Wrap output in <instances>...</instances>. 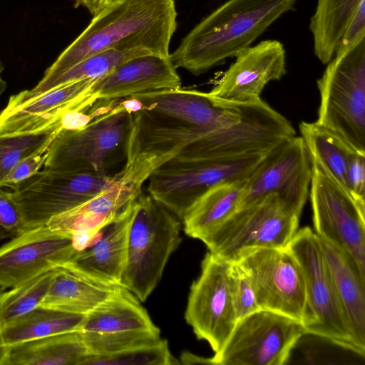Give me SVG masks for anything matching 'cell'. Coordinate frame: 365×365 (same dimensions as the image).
Returning a JSON list of instances; mask_svg holds the SVG:
<instances>
[{"instance_id":"cell-1","label":"cell","mask_w":365,"mask_h":365,"mask_svg":"<svg viewBox=\"0 0 365 365\" xmlns=\"http://www.w3.org/2000/svg\"><path fill=\"white\" fill-rule=\"evenodd\" d=\"M174 0H113L46 70L41 81L54 78L86 58L110 48H143L170 56L177 28Z\"/></svg>"},{"instance_id":"cell-2","label":"cell","mask_w":365,"mask_h":365,"mask_svg":"<svg viewBox=\"0 0 365 365\" xmlns=\"http://www.w3.org/2000/svg\"><path fill=\"white\" fill-rule=\"evenodd\" d=\"M295 0H228L199 22L170 53L174 66L199 76L249 47Z\"/></svg>"},{"instance_id":"cell-3","label":"cell","mask_w":365,"mask_h":365,"mask_svg":"<svg viewBox=\"0 0 365 365\" xmlns=\"http://www.w3.org/2000/svg\"><path fill=\"white\" fill-rule=\"evenodd\" d=\"M182 221L150 194L132 202L125 265L119 285L140 302L153 292L179 246Z\"/></svg>"},{"instance_id":"cell-4","label":"cell","mask_w":365,"mask_h":365,"mask_svg":"<svg viewBox=\"0 0 365 365\" xmlns=\"http://www.w3.org/2000/svg\"><path fill=\"white\" fill-rule=\"evenodd\" d=\"M317 84L316 121L365 153V37L335 53Z\"/></svg>"},{"instance_id":"cell-5","label":"cell","mask_w":365,"mask_h":365,"mask_svg":"<svg viewBox=\"0 0 365 365\" xmlns=\"http://www.w3.org/2000/svg\"><path fill=\"white\" fill-rule=\"evenodd\" d=\"M287 247L304 275L306 308L302 325L306 334L364 356L349 328L319 237L304 227L297 230Z\"/></svg>"},{"instance_id":"cell-6","label":"cell","mask_w":365,"mask_h":365,"mask_svg":"<svg viewBox=\"0 0 365 365\" xmlns=\"http://www.w3.org/2000/svg\"><path fill=\"white\" fill-rule=\"evenodd\" d=\"M267 153L180 160L173 158L148 178V193L180 220L207 190L221 183L247 180Z\"/></svg>"},{"instance_id":"cell-7","label":"cell","mask_w":365,"mask_h":365,"mask_svg":"<svg viewBox=\"0 0 365 365\" xmlns=\"http://www.w3.org/2000/svg\"><path fill=\"white\" fill-rule=\"evenodd\" d=\"M300 215L277 194L238 208L202 241L212 254L235 262L257 248H285L298 230Z\"/></svg>"},{"instance_id":"cell-8","label":"cell","mask_w":365,"mask_h":365,"mask_svg":"<svg viewBox=\"0 0 365 365\" xmlns=\"http://www.w3.org/2000/svg\"><path fill=\"white\" fill-rule=\"evenodd\" d=\"M77 130H61L46 150L44 168L63 173L107 175L105 162L127 135L129 111L123 99Z\"/></svg>"},{"instance_id":"cell-9","label":"cell","mask_w":365,"mask_h":365,"mask_svg":"<svg viewBox=\"0 0 365 365\" xmlns=\"http://www.w3.org/2000/svg\"><path fill=\"white\" fill-rule=\"evenodd\" d=\"M309 196L316 235L346 252L365 273V201L314 161Z\"/></svg>"},{"instance_id":"cell-10","label":"cell","mask_w":365,"mask_h":365,"mask_svg":"<svg viewBox=\"0 0 365 365\" xmlns=\"http://www.w3.org/2000/svg\"><path fill=\"white\" fill-rule=\"evenodd\" d=\"M304 334L302 323L260 309L237 322L222 349L211 357L212 364H286Z\"/></svg>"},{"instance_id":"cell-11","label":"cell","mask_w":365,"mask_h":365,"mask_svg":"<svg viewBox=\"0 0 365 365\" xmlns=\"http://www.w3.org/2000/svg\"><path fill=\"white\" fill-rule=\"evenodd\" d=\"M116 176L44 168L9 187L21 210L26 230L45 225L53 217L93 197L110 186Z\"/></svg>"},{"instance_id":"cell-12","label":"cell","mask_w":365,"mask_h":365,"mask_svg":"<svg viewBox=\"0 0 365 365\" xmlns=\"http://www.w3.org/2000/svg\"><path fill=\"white\" fill-rule=\"evenodd\" d=\"M140 301L118 285L85 315L79 329L90 355H103L160 340V330Z\"/></svg>"},{"instance_id":"cell-13","label":"cell","mask_w":365,"mask_h":365,"mask_svg":"<svg viewBox=\"0 0 365 365\" xmlns=\"http://www.w3.org/2000/svg\"><path fill=\"white\" fill-rule=\"evenodd\" d=\"M126 161L114 182L98 195L51 218L52 230L72 236L80 232L98 234L111 222L141 192L143 183L164 163L159 155L126 152Z\"/></svg>"},{"instance_id":"cell-14","label":"cell","mask_w":365,"mask_h":365,"mask_svg":"<svg viewBox=\"0 0 365 365\" xmlns=\"http://www.w3.org/2000/svg\"><path fill=\"white\" fill-rule=\"evenodd\" d=\"M230 264L206 253L200 274L190 287L185 312L197 338L206 341L215 354L222 349L237 322L230 290Z\"/></svg>"},{"instance_id":"cell-15","label":"cell","mask_w":365,"mask_h":365,"mask_svg":"<svg viewBox=\"0 0 365 365\" xmlns=\"http://www.w3.org/2000/svg\"><path fill=\"white\" fill-rule=\"evenodd\" d=\"M250 277L260 309L285 315L302 324L306 308L304 275L285 248H257L235 261Z\"/></svg>"},{"instance_id":"cell-16","label":"cell","mask_w":365,"mask_h":365,"mask_svg":"<svg viewBox=\"0 0 365 365\" xmlns=\"http://www.w3.org/2000/svg\"><path fill=\"white\" fill-rule=\"evenodd\" d=\"M312 169L302 138L292 137L267 153L246 180L238 208L274 193L301 215L309 195Z\"/></svg>"},{"instance_id":"cell-17","label":"cell","mask_w":365,"mask_h":365,"mask_svg":"<svg viewBox=\"0 0 365 365\" xmlns=\"http://www.w3.org/2000/svg\"><path fill=\"white\" fill-rule=\"evenodd\" d=\"M77 252L71 235L46 225L26 230L0 247V289L67 263Z\"/></svg>"},{"instance_id":"cell-18","label":"cell","mask_w":365,"mask_h":365,"mask_svg":"<svg viewBox=\"0 0 365 365\" xmlns=\"http://www.w3.org/2000/svg\"><path fill=\"white\" fill-rule=\"evenodd\" d=\"M235 58L212 88L206 92L213 101L256 103L261 100V93L269 82L286 74V51L277 40L260 41L243 49Z\"/></svg>"},{"instance_id":"cell-19","label":"cell","mask_w":365,"mask_h":365,"mask_svg":"<svg viewBox=\"0 0 365 365\" xmlns=\"http://www.w3.org/2000/svg\"><path fill=\"white\" fill-rule=\"evenodd\" d=\"M124 99L130 113L148 110L186 123L197 130L201 136L237 121L249 104L215 102L206 92L181 88L147 92Z\"/></svg>"},{"instance_id":"cell-20","label":"cell","mask_w":365,"mask_h":365,"mask_svg":"<svg viewBox=\"0 0 365 365\" xmlns=\"http://www.w3.org/2000/svg\"><path fill=\"white\" fill-rule=\"evenodd\" d=\"M97 79L71 82L17 106H6L0 113V135L41 130L58 122L68 110L91 108L97 100L89 91Z\"/></svg>"},{"instance_id":"cell-21","label":"cell","mask_w":365,"mask_h":365,"mask_svg":"<svg viewBox=\"0 0 365 365\" xmlns=\"http://www.w3.org/2000/svg\"><path fill=\"white\" fill-rule=\"evenodd\" d=\"M170 56L145 54L130 58L91 86L97 101H113L135 95L181 88V80Z\"/></svg>"},{"instance_id":"cell-22","label":"cell","mask_w":365,"mask_h":365,"mask_svg":"<svg viewBox=\"0 0 365 365\" xmlns=\"http://www.w3.org/2000/svg\"><path fill=\"white\" fill-rule=\"evenodd\" d=\"M132 202L101 230L91 245L78 252L68 263L99 279L119 284L126 261Z\"/></svg>"},{"instance_id":"cell-23","label":"cell","mask_w":365,"mask_h":365,"mask_svg":"<svg viewBox=\"0 0 365 365\" xmlns=\"http://www.w3.org/2000/svg\"><path fill=\"white\" fill-rule=\"evenodd\" d=\"M319 240L352 337L364 354L365 273L346 252Z\"/></svg>"},{"instance_id":"cell-24","label":"cell","mask_w":365,"mask_h":365,"mask_svg":"<svg viewBox=\"0 0 365 365\" xmlns=\"http://www.w3.org/2000/svg\"><path fill=\"white\" fill-rule=\"evenodd\" d=\"M118 285L99 279L67 262L56 267L39 307L86 314L106 300Z\"/></svg>"},{"instance_id":"cell-25","label":"cell","mask_w":365,"mask_h":365,"mask_svg":"<svg viewBox=\"0 0 365 365\" xmlns=\"http://www.w3.org/2000/svg\"><path fill=\"white\" fill-rule=\"evenodd\" d=\"M89 355L74 331L8 346L5 365H81Z\"/></svg>"},{"instance_id":"cell-26","label":"cell","mask_w":365,"mask_h":365,"mask_svg":"<svg viewBox=\"0 0 365 365\" xmlns=\"http://www.w3.org/2000/svg\"><path fill=\"white\" fill-rule=\"evenodd\" d=\"M246 180L219 184L204 193L182 220L190 237L202 240L238 208Z\"/></svg>"},{"instance_id":"cell-27","label":"cell","mask_w":365,"mask_h":365,"mask_svg":"<svg viewBox=\"0 0 365 365\" xmlns=\"http://www.w3.org/2000/svg\"><path fill=\"white\" fill-rule=\"evenodd\" d=\"M145 54H153L143 48H110L90 56L58 76L40 81L31 90L23 91L9 98L7 106H17L52 88L88 78H100L125 61Z\"/></svg>"},{"instance_id":"cell-28","label":"cell","mask_w":365,"mask_h":365,"mask_svg":"<svg viewBox=\"0 0 365 365\" xmlns=\"http://www.w3.org/2000/svg\"><path fill=\"white\" fill-rule=\"evenodd\" d=\"M299 131L312 161L346 189V173L354 149L346 140L317 121H302Z\"/></svg>"},{"instance_id":"cell-29","label":"cell","mask_w":365,"mask_h":365,"mask_svg":"<svg viewBox=\"0 0 365 365\" xmlns=\"http://www.w3.org/2000/svg\"><path fill=\"white\" fill-rule=\"evenodd\" d=\"M361 0H318L310 19L314 52L327 64L335 55L343 33Z\"/></svg>"},{"instance_id":"cell-30","label":"cell","mask_w":365,"mask_h":365,"mask_svg":"<svg viewBox=\"0 0 365 365\" xmlns=\"http://www.w3.org/2000/svg\"><path fill=\"white\" fill-rule=\"evenodd\" d=\"M85 315L38 307L2 327L3 339L8 346L78 331Z\"/></svg>"},{"instance_id":"cell-31","label":"cell","mask_w":365,"mask_h":365,"mask_svg":"<svg viewBox=\"0 0 365 365\" xmlns=\"http://www.w3.org/2000/svg\"><path fill=\"white\" fill-rule=\"evenodd\" d=\"M62 130L59 120L36 132L1 135L0 188L3 180L16 165L34 154L45 153Z\"/></svg>"},{"instance_id":"cell-32","label":"cell","mask_w":365,"mask_h":365,"mask_svg":"<svg viewBox=\"0 0 365 365\" xmlns=\"http://www.w3.org/2000/svg\"><path fill=\"white\" fill-rule=\"evenodd\" d=\"M56 267L0 294V323L4 327L38 307L48 293Z\"/></svg>"},{"instance_id":"cell-33","label":"cell","mask_w":365,"mask_h":365,"mask_svg":"<svg viewBox=\"0 0 365 365\" xmlns=\"http://www.w3.org/2000/svg\"><path fill=\"white\" fill-rule=\"evenodd\" d=\"M166 339L136 346L103 355H89L81 365H175L180 364Z\"/></svg>"},{"instance_id":"cell-34","label":"cell","mask_w":365,"mask_h":365,"mask_svg":"<svg viewBox=\"0 0 365 365\" xmlns=\"http://www.w3.org/2000/svg\"><path fill=\"white\" fill-rule=\"evenodd\" d=\"M230 284L237 321L260 310L252 282L237 262L230 264Z\"/></svg>"},{"instance_id":"cell-35","label":"cell","mask_w":365,"mask_h":365,"mask_svg":"<svg viewBox=\"0 0 365 365\" xmlns=\"http://www.w3.org/2000/svg\"><path fill=\"white\" fill-rule=\"evenodd\" d=\"M24 231V217L11 192L0 188V240L11 239Z\"/></svg>"},{"instance_id":"cell-36","label":"cell","mask_w":365,"mask_h":365,"mask_svg":"<svg viewBox=\"0 0 365 365\" xmlns=\"http://www.w3.org/2000/svg\"><path fill=\"white\" fill-rule=\"evenodd\" d=\"M346 181V189L356 198L365 201V153L354 151L351 154Z\"/></svg>"},{"instance_id":"cell-37","label":"cell","mask_w":365,"mask_h":365,"mask_svg":"<svg viewBox=\"0 0 365 365\" xmlns=\"http://www.w3.org/2000/svg\"><path fill=\"white\" fill-rule=\"evenodd\" d=\"M364 37L365 0H361L343 33L335 53L349 48Z\"/></svg>"},{"instance_id":"cell-38","label":"cell","mask_w":365,"mask_h":365,"mask_svg":"<svg viewBox=\"0 0 365 365\" xmlns=\"http://www.w3.org/2000/svg\"><path fill=\"white\" fill-rule=\"evenodd\" d=\"M46 158V151L23 160L9 172L1 182V187H10L34 175L44 165Z\"/></svg>"},{"instance_id":"cell-39","label":"cell","mask_w":365,"mask_h":365,"mask_svg":"<svg viewBox=\"0 0 365 365\" xmlns=\"http://www.w3.org/2000/svg\"><path fill=\"white\" fill-rule=\"evenodd\" d=\"M180 362L183 364H212L211 358L202 357L187 351L180 355Z\"/></svg>"},{"instance_id":"cell-40","label":"cell","mask_w":365,"mask_h":365,"mask_svg":"<svg viewBox=\"0 0 365 365\" xmlns=\"http://www.w3.org/2000/svg\"><path fill=\"white\" fill-rule=\"evenodd\" d=\"M73 1L75 8L83 6L93 16L101 9V0H73Z\"/></svg>"},{"instance_id":"cell-41","label":"cell","mask_w":365,"mask_h":365,"mask_svg":"<svg viewBox=\"0 0 365 365\" xmlns=\"http://www.w3.org/2000/svg\"><path fill=\"white\" fill-rule=\"evenodd\" d=\"M3 291L0 289V294ZM8 352V346L6 345L2 335V326L0 323V365H5Z\"/></svg>"},{"instance_id":"cell-42","label":"cell","mask_w":365,"mask_h":365,"mask_svg":"<svg viewBox=\"0 0 365 365\" xmlns=\"http://www.w3.org/2000/svg\"><path fill=\"white\" fill-rule=\"evenodd\" d=\"M5 68L4 64L0 57V98L7 88L6 82L2 78L1 74Z\"/></svg>"},{"instance_id":"cell-43","label":"cell","mask_w":365,"mask_h":365,"mask_svg":"<svg viewBox=\"0 0 365 365\" xmlns=\"http://www.w3.org/2000/svg\"><path fill=\"white\" fill-rule=\"evenodd\" d=\"M113 0H101V9Z\"/></svg>"}]
</instances>
